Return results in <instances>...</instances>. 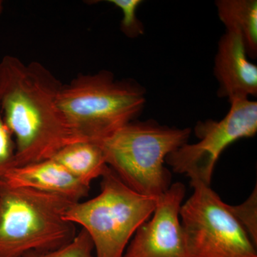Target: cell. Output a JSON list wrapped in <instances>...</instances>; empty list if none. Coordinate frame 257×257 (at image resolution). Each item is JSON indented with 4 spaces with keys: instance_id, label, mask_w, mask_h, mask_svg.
Here are the masks:
<instances>
[{
    "instance_id": "6da1fadb",
    "label": "cell",
    "mask_w": 257,
    "mask_h": 257,
    "mask_svg": "<svg viewBox=\"0 0 257 257\" xmlns=\"http://www.w3.org/2000/svg\"><path fill=\"white\" fill-rule=\"evenodd\" d=\"M62 84L43 64L6 55L0 61V110L14 138L17 167L52 159L84 141L58 104Z\"/></svg>"
},
{
    "instance_id": "7a4b0ae2",
    "label": "cell",
    "mask_w": 257,
    "mask_h": 257,
    "mask_svg": "<svg viewBox=\"0 0 257 257\" xmlns=\"http://www.w3.org/2000/svg\"><path fill=\"white\" fill-rule=\"evenodd\" d=\"M146 89L135 79H116L110 71L79 74L62 84L58 104L76 135L99 142L141 114Z\"/></svg>"
},
{
    "instance_id": "3957f363",
    "label": "cell",
    "mask_w": 257,
    "mask_h": 257,
    "mask_svg": "<svg viewBox=\"0 0 257 257\" xmlns=\"http://www.w3.org/2000/svg\"><path fill=\"white\" fill-rule=\"evenodd\" d=\"M70 199L0 180V257H24L53 251L75 237V225L64 219Z\"/></svg>"
},
{
    "instance_id": "277c9868",
    "label": "cell",
    "mask_w": 257,
    "mask_h": 257,
    "mask_svg": "<svg viewBox=\"0 0 257 257\" xmlns=\"http://www.w3.org/2000/svg\"><path fill=\"white\" fill-rule=\"evenodd\" d=\"M191 130L164 126L153 119L131 121L96 142L109 168L123 183L143 195L158 198L170 188L167 157L188 143Z\"/></svg>"
},
{
    "instance_id": "5b68a950",
    "label": "cell",
    "mask_w": 257,
    "mask_h": 257,
    "mask_svg": "<svg viewBox=\"0 0 257 257\" xmlns=\"http://www.w3.org/2000/svg\"><path fill=\"white\" fill-rule=\"evenodd\" d=\"M101 177L99 194L72 204L64 219L87 231L95 257H122L134 235L153 214L157 198L135 192L109 166Z\"/></svg>"
},
{
    "instance_id": "8992f818",
    "label": "cell",
    "mask_w": 257,
    "mask_h": 257,
    "mask_svg": "<svg viewBox=\"0 0 257 257\" xmlns=\"http://www.w3.org/2000/svg\"><path fill=\"white\" fill-rule=\"evenodd\" d=\"M194 192L180 209L192 257H257L256 245L210 186L191 184Z\"/></svg>"
},
{
    "instance_id": "52a82bcc",
    "label": "cell",
    "mask_w": 257,
    "mask_h": 257,
    "mask_svg": "<svg viewBox=\"0 0 257 257\" xmlns=\"http://www.w3.org/2000/svg\"><path fill=\"white\" fill-rule=\"evenodd\" d=\"M220 121H199L194 128L199 142L184 144L166 158L176 173L185 175L191 184L210 186L216 162L226 147L240 139L251 138L257 132V102L249 99L230 102Z\"/></svg>"
},
{
    "instance_id": "ba28073f",
    "label": "cell",
    "mask_w": 257,
    "mask_h": 257,
    "mask_svg": "<svg viewBox=\"0 0 257 257\" xmlns=\"http://www.w3.org/2000/svg\"><path fill=\"white\" fill-rule=\"evenodd\" d=\"M185 192L177 182L157 198L152 219L139 228L122 257H192L180 220Z\"/></svg>"
},
{
    "instance_id": "9c48e42d",
    "label": "cell",
    "mask_w": 257,
    "mask_h": 257,
    "mask_svg": "<svg viewBox=\"0 0 257 257\" xmlns=\"http://www.w3.org/2000/svg\"><path fill=\"white\" fill-rule=\"evenodd\" d=\"M214 74L219 97L229 102L247 99L257 94V67L248 60L241 37L226 31L218 43L214 58Z\"/></svg>"
},
{
    "instance_id": "30bf717a",
    "label": "cell",
    "mask_w": 257,
    "mask_h": 257,
    "mask_svg": "<svg viewBox=\"0 0 257 257\" xmlns=\"http://www.w3.org/2000/svg\"><path fill=\"white\" fill-rule=\"evenodd\" d=\"M2 180L13 187L55 194L74 202H80L90 188L53 159L15 167Z\"/></svg>"
},
{
    "instance_id": "8fae6325",
    "label": "cell",
    "mask_w": 257,
    "mask_h": 257,
    "mask_svg": "<svg viewBox=\"0 0 257 257\" xmlns=\"http://www.w3.org/2000/svg\"><path fill=\"white\" fill-rule=\"evenodd\" d=\"M83 184L101 177L108 165L102 149L95 142L81 141L63 147L52 157Z\"/></svg>"
},
{
    "instance_id": "7c38bea8",
    "label": "cell",
    "mask_w": 257,
    "mask_h": 257,
    "mask_svg": "<svg viewBox=\"0 0 257 257\" xmlns=\"http://www.w3.org/2000/svg\"><path fill=\"white\" fill-rule=\"evenodd\" d=\"M218 16L226 31L236 32L242 39L248 57H257L256 0H218Z\"/></svg>"
},
{
    "instance_id": "4fadbf2b",
    "label": "cell",
    "mask_w": 257,
    "mask_h": 257,
    "mask_svg": "<svg viewBox=\"0 0 257 257\" xmlns=\"http://www.w3.org/2000/svg\"><path fill=\"white\" fill-rule=\"evenodd\" d=\"M92 240L84 229L77 233L70 242L48 251H31L24 257H95Z\"/></svg>"
},
{
    "instance_id": "5bb4252c",
    "label": "cell",
    "mask_w": 257,
    "mask_h": 257,
    "mask_svg": "<svg viewBox=\"0 0 257 257\" xmlns=\"http://www.w3.org/2000/svg\"><path fill=\"white\" fill-rule=\"evenodd\" d=\"M111 4L119 8L122 13L120 28L121 31L128 38H137L144 35L145 27L137 16L141 0H109Z\"/></svg>"
},
{
    "instance_id": "9a60e30c",
    "label": "cell",
    "mask_w": 257,
    "mask_h": 257,
    "mask_svg": "<svg viewBox=\"0 0 257 257\" xmlns=\"http://www.w3.org/2000/svg\"><path fill=\"white\" fill-rule=\"evenodd\" d=\"M255 187L251 195L239 205L229 206L230 210L246 231L250 239L257 243V190Z\"/></svg>"
},
{
    "instance_id": "2e32d148",
    "label": "cell",
    "mask_w": 257,
    "mask_h": 257,
    "mask_svg": "<svg viewBox=\"0 0 257 257\" xmlns=\"http://www.w3.org/2000/svg\"><path fill=\"white\" fill-rule=\"evenodd\" d=\"M17 167L14 138L5 124L0 110V179Z\"/></svg>"
},
{
    "instance_id": "e0dca14e",
    "label": "cell",
    "mask_w": 257,
    "mask_h": 257,
    "mask_svg": "<svg viewBox=\"0 0 257 257\" xmlns=\"http://www.w3.org/2000/svg\"><path fill=\"white\" fill-rule=\"evenodd\" d=\"M3 2L0 0V16H1L2 13H3V9H4V7H3Z\"/></svg>"
}]
</instances>
